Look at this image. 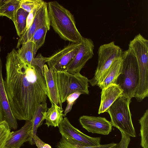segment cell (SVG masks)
<instances>
[{"label":"cell","instance_id":"18","mask_svg":"<svg viewBox=\"0 0 148 148\" xmlns=\"http://www.w3.org/2000/svg\"><path fill=\"white\" fill-rule=\"evenodd\" d=\"M48 110L46 102L40 104L35 110L33 117L31 120L32 126L31 130L29 143L32 145L35 144L34 138L36 135L38 128L42 124L45 120L44 114Z\"/></svg>","mask_w":148,"mask_h":148},{"label":"cell","instance_id":"11","mask_svg":"<svg viewBox=\"0 0 148 148\" xmlns=\"http://www.w3.org/2000/svg\"><path fill=\"white\" fill-rule=\"evenodd\" d=\"M47 2H44L37 10L31 25L19 37L16 48H19L22 45L31 39L35 31L43 25L49 23Z\"/></svg>","mask_w":148,"mask_h":148},{"label":"cell","instance_id":"8","mask_svg":"<svg viewBox=\"0 0 148 148\" xmlns=\"http://www.w3.org/2000/svg\"><path fill=\"white\" fill-rule=\"evenodd\" d=\"M62 136L66 139L73 140L85 146H96L100 145L101 137L89 136L74 127L65 117L58 127Z\"/></svg>","mask_w":148,"mask_h":148},{"label":"cell","instance_id":"28","mask_svg":"<svg viewBox=\"0 0 148 148\" xmlns=\"http://www.w3.org/2000/svg\"><path fill=\"white\" fill-rule=\"evenodd\" d=\"M121 138L120 142L116 143V148H128L130 141V137L121 132Z\"/></svg>","mask_w":148,"mask_h":148},{"label":"cell","instance_id":"1","mask_svg":"<svg viewBox=\"0 0 148 148\" xmlns=\"http://www.w3.org/2000/svg\"><path fill=\"white\" fill-rule=\"evenodd\" d=\"M4 87L12 112L16 119L29 121L40 104L46 102L43 70L23 61L13 48L8 53Z\"/></svg>","mask_w":148,"mask_h":148},{"label":"cell","instance_id":"9","mask_svg":"<svg viewBox=\"0 0 148 148\" xmlns=\"http://www.w3.org/2000/svg\"><path fill=\"white\" fill-rule=\"evenodd\" d=\"M94 47L91 39L83 37L75 56L63 71L72 74L80 73L87 62L93 57Z\"/></svg>","mask_w":148,"mask_h":148},{"label":"cell","instance_id":"12","mask_svg":"<svg viewBox=\"0 0 148 148\" xmlns=\"http://www.w3.org/2000/svg\"><path fill=\"white\" fill-rule=\"evenodd\" d=\"M1 48L0 46V53ZM5 121L10 129L15 130L18 124L9 105L5 92L2 74V63L0 56V121Z\"/></svg>","mask_w":148,"mask_h":148},{"label":"cell","instance_id":"30","mask_svg":"<svg viewBox=\"0 0 148 148\" xmlns=\"http://www.w3.org/2000/svg\"><path fill=\"white\" fill-rule=\"evenodd\" d=\"M34 140L38 148H51L50 145L45 143L36 135L34 137Z\"/></svg>","mask_w":148,"mask_h":148},{"label":"cell","instance_id":"6","mask_svg":"<svg viewBox=\"0 0 148 148\" xmlns=\"http://www.w3.org/2000/svg\"><path fill=\"white\" fill-rule=\"evenodd\" d=\"M123 51L121 47L116 45L114 41L101 45L98 48V65L94 76L88 80L92 86L97 85L102 75L110 66L114 61L121 58Z\"/></svg>","mask_w":148,"mask_h":148},{"label":"cell","instance_id":"4","mask_svg":"<svg viewBox=\"0 0 148 148\" xmlns=\"http://www.w3.org/2000/svg\"><path fill=\"white\" fill-rule=\"evenodd\" d=\"M56 81L59 99L62 104L70 94L76 92L88 94V79L80 73L71 74L65 71L52 69Z\"/></svg>","mask_w":148,"mask_h":148},{"label":"cell","instance_id":"29","mask_svg":"<svg viewBox=\"0 0 148 148\" xmlns=\"http://www.w3.org/2000/svg\"><path fill=\"white\" fill-rule=\"evenodd\" d=\"M41 6L35 8L29 13L26 20V26L25 31L31 25L37 10Z\"/></svg>","mask_w":148,"mask_h":148},{"label":"cell","instance_id":"21","mask_svg":"<svg viewBox=\"0 0 148 148\" xmlns=\"http://www.w3.org/2000/svg\"><path fill=\"white\" fill-rule=\"evenodd\" d=\"M50 26V22L46 23L38 29L33 34L30 40L34 44L35 54L44 44L46 34Z\"/></svg>","mask_w":148,"mask_h":148},{"label":"cell","instance_id":"17","mask_svg":"<svg viewBox=\"0 0 148 148\" xmlns=\"http://www.w3.org/2000/svg\"><path fill=\"white\" fill-rule=\"evenodd\" d=\"M62 108L55 104H51L50 108L45 112L44 119L46 120L45 123L48 127L49 126L58 127L66 114L63 113Z\"/></svg>","mask_w":148,"mask_h":148},{"label":"cell","instance_id":"13","mask_svg":"<svg viewBox=\"0 0 148 148\" xmlns=\"http://www.w3.org/2000/svg\"><path fill=\"white\" fill-rule=\"evenodd\" d=\"M101 90L99 114L106 112L113 103L122 95V90L115 84H111Z\"/></svg>","mask_w":148,"mask_h":148},{"label":"cell","instance_id":"26","mask_svg":"<svg viewBox=\"0 0 148 148\" xmlns=\"http://www.w3.org/2000/svg\"><path fill=\"white\" fill-rule=\"evenodd\" d=\"M57 147V148H84L85 146L73 140L66 139L62 136Z\"/></svg>","mask_w":148,"mask_h":148},{"label":"cell","instance_id":"32","mask_svg":"<svg viewBox=\"0 0 148 148\" xmlns=\"http://www.w3.org/2000/svg\"><path fill=\"white\" fill-rule=\"evenodd\" d=\"M1 36L0 35V41L1 40Z\"/></svg>","mask_w":148,"mask_h":148},{"label":"cell","instance_id":"31","mask_svg":"<svg viewBox=\"0 0 148 148\" xmlns=\"http://www.w3.org/2000/svg\"><path fill=\"white\" fill-rule=\"evenodd\" d=\"M4 148H15V147H5Z\"/></svg>","mask_w":148,"mask_h":148},{"label":"cell","instance_id":"20","mask_svg":"<svg viewBox=\"0 0 148 148\" xmlns=\"http://www.w3.org/2000/svg\"><path fill=\"white\" fill-rule=\"evenodd\" d=\"M21 59L24 62L32 64L36 54L34 43L29 40L22 45L17 51Z\"/></svg>","mask_w":148,"mask_h":148},{"label":"cell","instance_id":"23","mask_svg":"<svg viewBox=\"0 0 148 148\" xmlns=\"http://www.w3.org/2000/svg\"><path fill=\"white\" fill-rule=\"evenodd\" d=\"M140 124V145L143 148H148V110L139 120Z\"/></svg>","mask_w":148,"mask_h":148},{"label":"cell","instance_id":"33","mask_svg":"<svg viewBox=\"0 0 148 148\" xmlns=\"http://www.w3.org/2000/svg\"></svg>","mask_w":148,"mask_h":148},{"label":"cell","instance_id":"15","mask_svg":"<svg viewBox=\"0 0 148 148\" xmlns=\"http://www.w3.org/2000/svg\"><path fill=\"white\" fill-rule=\"evenodd\" d=\"M43 70L47 88V97L51 104H55L62 107V104L60 100L52 70L49 69L47 64H45L44 65Z\"/></svg>","mask_w":148,"mask_h":148},{"label":"cell","instance_id":"14","mask_svg":"<svg viewBox=\"0 0 148 148\" xmlns=\"http://www.w3.org/2000/svg\"><path fill=\"white\" fill-rule=\"evenodd\" d=\"M32 126L31 120L27 121L20 129L15 132H11L6 142L5 147L20 148L25 142H29Z\"/></svg>","mask_w":148,"mask_h":148},{"label":"cell","instance_id":"16","mask_svg":"<svg viewBox=\"0 0 148 148\" xmlns=\"http://www.w3.org/2000/svg\"><path fill=\"white\" fill-rule=\"evenodd\" d=\"M123 59L122 57L115 60L99 80L97 86L102 89L109 85L114 84L122 70Z\"/></svg>","mask_w":148,"mask_h":148},{"label":"cell","instance_id":"24","mask_svg":"<svg viewBox=\"0 0 148 148\" xmlns=\"http://www.w3.org/2000/svg\"><path fill=\"white\" fill-rule=\"evenodd\" d=\"M10 129L5 121H0V148H4L11 133Z\"/></svg>","mask_w":148,"mask_h":148},{"label":"cell","instance_id":"10","mask_svg":"<svg viewBox=\"0 0 148 148\" xmlns=\"http://www.w3.org/2000/svg\"><path fill=\"white\" fill-rule=\"evenodd\" d=\"M79 121L82 127L89 132L108 135L112 130L110 121L104 117L83 115Z\"/></svg>","mask_w":148,"mask_h":148},{"label":"cell","instance_id":"25","mask_svg":"<svg viewBox=\"0 0 148 148\" xmlns=\"http://www.w3.org/2000/svg\"><path fill=\"white\" fill-rule=\"evenodd\" d=\"M20 8L29 13L35 8L42 5L44 1L42 0H21Z\"/></svg>","mask_w":148,"mask_h":148},{"label":"cell","instance_id":"22","mask_svg":"<svg viewBox=\"0 0 148 148\" xmlns=\"http://www.w3.org/2000/svg\"><path fill=\"white\" fill-rule=\"evenodd\" d=\"M29 13L20 8L18 10L14 23L17 34L20 37L25 32L26 20Z\"/></svg>","mask_w":148,"mask_h":148},{"label":"cell","instance_id":"3","mask_svg":"<svg viewBox=\"0 0 148 148\" xmlns=\"http://www.w3.org/2000/svg\"><path fill=\"white\" fill-rule=\"evenodd\" d=\"M121 72L114 84L123 91L122 95L131 99L134 97L139 82L138 64L136 58L128 49L123 51Z\"/></svg>","mask_w":148,"mask_h":148},{"label":"cell","instance_id":"2","mask_svg":"<svg viewBox=\"0 0 148 148\" xmlns=\"http://www.w3.org/2000/svg\"><path fill=\"white\" fill-rule=\"evenodd\" d=\"M47 5L50 26L55 32L65 41L81 43L83 37L76 27L73 15L56 1L49 2Z\"/></svg>","mask_w":148,"mask_h":148},{"label":"cell","instance_id":"7","mask_svg":"<svg viewBox=\"0 0 148 148\" xmlns=\"http://www.w3.org/2000/svg\"><path fill=\"white\" fill-rule=\"evenodd\" d=\"M80 45L81 43H71L47 57L46 63L48 68L57 71H64L75 56Z\"/></svg>","mask_w":148,"mask_h":148},{"label":"cell","instance_id":"5","mask_svg":"<svg viewBox=\"0 0 148 148\" xmlns=\"http://www.w3.org/2000/svg\"><path fill=\"white\" fill-rule=\"evenodd\" d=\"M131 101L130 98L121 96L113 103L106 112L110 115L112 126L127 136L135 137L136 133L129 108Z\"/></svg>","mask_w":148,"mask_h":148},{"label":"cell","instance_id":"27","mask_svg":"<svg viewBox=\"0 0 148 148\" xmlns=\"http://www.w3.org/2000/svg\"><path fill=\"white\" fill-rule=\"evenodd\" d=\"M81 94L82 93L80 92H76L67 97L66 99L67 104L64 111L65 114H66L71 111L73 104Z\"/></svg>","mask_w":148,"mask_h":148},{"label":"cell","instance_id":"19","mask_svg":"<svg viewBox=\"0 0 148 148\" xmlns=\"http://www.w3.org/2000/svg\"><path fill=\"white\" fill-rule=\"evenodd\" d=\"M20 5L19 0H0V16L7 17L14 23Z\"/></svg>","mask_w":148,"mask_h":148}]
</instances>
